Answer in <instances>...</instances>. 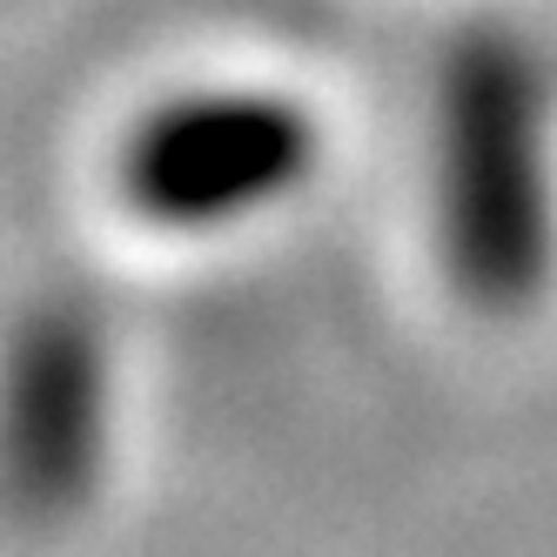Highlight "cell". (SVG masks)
<instances>
[{"label":"cell","instance_id":"cell-1","mask_svg":"<svg viewBox=\"0 0 557 557\" xmlns=\"http://www.w3.org/2000/svg\"><path fill=\"white\" fill-rule=\"evenodd\" d=\"M430 256L463 309L517 323L557 289V74L517 27H470L430 82Z\"/></svg>","mask_w":557,"mask_h":557},{"label":"cell","instance_id":"cell-3","mask_svg":"<svg viewBox=\"0 0 557 557\" xmlns=\"http://www.w3.org/2000/svg\"><path fill=\"white\" fill-rule=\"evenodd\" d=\"M114 463V363L95 315L41 302L0 343V510L67 524Z\"/></svg>","mask_w":557,"mask_h":557},{"label":"cell","instance_id":"cell-2","mask_svg":"<svg viewBox=\"0 0 557 557\" xmlns=\"http://www.w3.org/2000/svg\"><path fill=\"white\" fill-rule=\"evenodd\" d=\"M323 114L283 82H188L128 114L108 188L148 235L222 243L296 209L323 175Z\"/></svg>","mask_w":557,"mask_h":557}]
</instances>
